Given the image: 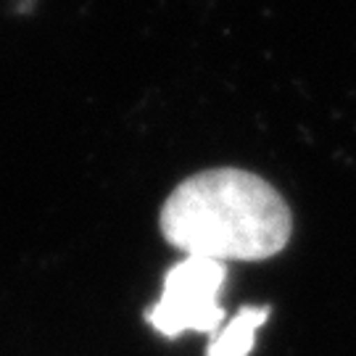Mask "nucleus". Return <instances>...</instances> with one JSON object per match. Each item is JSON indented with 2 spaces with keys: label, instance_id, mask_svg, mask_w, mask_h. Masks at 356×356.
<instances>
[{
  "label": "nucleus",
  "instance_id": "1",
  "mask_svg": "<svg viewBox=\"0 0 356 356\" xmlns=\"http://www.w3.org/2000/svg\"><path fill=\"white\" fill-rule=\"evenodd\" d=\"M159 227L185 256L214 261H267L288 245L291 206L248 169L216 166L182 179L161 206Z\"/></svg>",
  "mask_w": 356,
  "mask_h": 356
},
{
  "label": "nucleus",
  "instance_id": "2",
  "mask_svg": "<svg viewBox=\"0 0 356 356\" xmlns=\"http://www.w3.org/2000/svg\"><path fill=\"white\" fill-rule=\"evenodd\" d=\"M227 280V264L206 256H182L164 275L161 296L145 312V322L166 341L185 332L216 335L227 322L219 293Z\"/></svg>",
  "mask_w": 356,
  "mask_h": 356
},
{
  "label": "nucleus",
  "instance_id": "3",
  "mask_svg": "<svg viewBox=\"0 0 356 356\" xmlns=\"http://www.w3.org/2000/svg\"><path fill=\"white\" fill-rule=\"evenodd\" d=\"M269 306H243L238 314L222 325V330L211 335L206 356H248L256 346V335L269 319Z\"/></svg>",
  "mask_w": 356,
  "mask_h": 356
}]
</instances>
